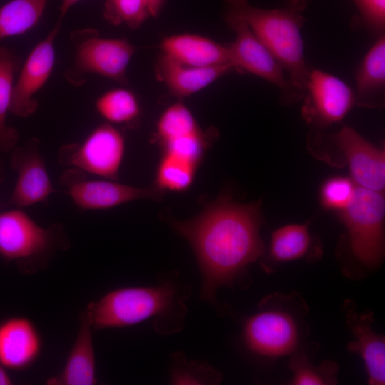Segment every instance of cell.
<instances>
[{"instance_id":"15","label":"cell","mask_w":385,"mask_h":385,"mask_svg":"<svg viewBox=\"0 0 385 385\" xmlns=\"http://www.w3.org/2000/svg\"><path fill=\"white\" fill-rule=\"evenodd\" d=\"M41 336L27 317H11L0 322V364L6 369L23 371L41 354Z\"/></svg>"},{"instance_id":"21","label":"cell","mask_w":385,"mask_h":385,"mask_svg":"<svg viewBox=\"0 0 385 385\" xmlns=\"http://www.w3.org/2000/svg\"><path fill=\"white\" fill-rule=\"evenodd\" d=\"M21 59L11 48L0 46V151L9 153L16 146L18 131L6 123L10 112L14 76L20 70Z\"/></svg>"},{"instance_id":"22","label":"cell","mask_w":385,"mask_h":385,"mask_svg":"<svg viewBox=\"0 0 385 385\" xmlns=\"http://www.w3.org/2000/svg\"><path fill=\"white\" fill-rule=\"evenodd\" d=\"M48 0H11L0 7V41L24 34L40 21Z\"/></svg>"},{"instance_id":"3","label":"cell","mask_w":385,"mask_h":385,"mask_svg":"<svg viewBox=\"0 0 385 385\" xmlns=\"http://www.w3.org/2000/svg\"><path fill=\"white\" fill-rule=\"evenodd\" d=\"M227 9L242 17L256 36L272 53L297 90L304 94L311 70L304 57L302 28L304 9L256 7L249 0H225Z\"/></svg>"},{"instance_id":"4","label":"cell","mask_w":385,"mask_h":385,"mask_svg":"<svg viewBox=\"0 0 385 385\" xmlns=\"http://www.w3.org/2000/svg\"><path fill=\"white\" fill-rule=\"evenodd\" d=\"M294 297L272 295L262 302L259 311L245 323L243 337L254 354L267 358L291 355L302 339V311Z\"/></svg>"},{"instance_id":"8","label":"cell","mask_w":385,"mask_h":385,"mask_svg":"<svg viewBox=\"0 0 385 385\" xmlns=\"http://www.w3.org/2000/svg\"><path fill=\"white\" fill-rule=\"evenodd\" d=\"M125 150L123 135L107 123L96 127L82 143L62 146L58 160L63 165L117 180Z\"/></svg>"},{"instance_id":"14","label":"cell","mask_w":385,"mask_h":385,"mask_svg":"<svg viewBox=\"0 0 385 385\" xmlns=\"http://www.w3.org/2000/svg\"><path fill=\"white\" fill-rule=\"evenodd\" d=\"M332 139L347 161L352 180L359 186L381 192L385 186L384 151L349 126H344Z\"/></svg>"},{"instance_id":"23","label":"cell","mask_w":385,"mask_h":385,"mask_svg":"<svg viewBox=\"0 0 385 385\" xmlns=\"http://www.w3.org/2000/svg\"><path fill=\"white\" fill-rule=\"evenodd\" d=\"M312 241L307 224L283 226L272 235L269 257L276 262L302 258L308 256Z\"/></svg>"},{"instance_id":"1","label":"cell","mask_w":385,"mask_h":385,"mask_svg":"<svg viewBox=\"0 0 385 385\" xmlns=\"http://www.w3.org/2000/svg\"><path fill=\"white\" fill-rule=\"evenodd\" d=\"M260 205L237 203L222 193L192 219L172 222L195 255L204 299L214 302L220 287L234 286L247 267L265 255Z\"/></svg>"},{"instance_id":"9","label":"cell","mask_w":385,"mask_h":385,"mask_svg":"<svg viewBox=\"0 0 385 385\" xmlns=\"http://www.w3.org/2000/svg\"><path fill=\"white\" fill-rule=\"evenodd\" d=\"M60 183L73 203L83 210H106L141 199L160 201L165 193L155 185L140 188L109 179H89L84 172L72 168L63 173Z\"/></svg>"},{"instance_id":"17","label":"cell","mask_w":385,"mask_h":385,"mask_svg":"<svg viewBox=\"0 0 385 385\" xmlns=\"http://www.w3.org/2000/svg\"><path fill=\"white\" fill-rule=\"evenodd\" d=\"M157 77L170 93L178 98L188 97L206 88L219 78L234 70L232 65L195 67L161 54L155 66Z\"/></svg>"},{"instance_id":"11","label":"cell","mask_w":385,"mask_h":385,"mask_svg":"<svg viewBox=\"0 0 385 385\" xmlns=\"http://www.w3.org/2000/svg\"><path fill=\"white\" fill-rule=\"evenodd\" d=\"M303 118L326 127L341 121L355 105L354 90L343 80L318 68H311L303 98Z\"/></svg>"},{"instance_id":"16","label":"cell","mask_w":385,"mask_h":385,"mask_svg":"<svg viewBox=\"0 0 385 385\" xmlns=\"http://www.w3.org/2000/svg\"><path fill=\"white\" fill-rule=\"evenodd\" d=\"M160 47L163 54L185 65L233 66L228 45L220 44L202 36L182 34L167 36L162 40Z\"/></svg>"},{"instance_id":"30","label":"cell","mask_w":385,"mask_h":385,"mask_svg":"<svg viewBox=\"0 0 385 385\" xmlns=\"http://www.w3.org/2000/svg\"><path fill=\"white\" fill-rule=\"evenodd\" d=\"M355 183L345 177H333L326 180L320 189V200L324 208L328 210H344L354 194Z\"/></svg>"},{"instance_id":"7","label":"cell","mask_w":385,"mask_h":385,"mask_svg":"<svg viewBox=\"0 0 385 385\" xmlns=\"http://www.w3.org/2000/svg\"><path fill=\"white\" fill-rule=\"evenodd\" d=\"M225 20L235 32V41L228 44L234 70L258 76L274 85L279 91L284 105L302 99L287 77L284 70L272 53L253 33L247 22L240 16L227 10Z\"/></svg>"},{"instance_id":"18","label":"cell","mask_w":385,"mask_h":385,"mask_svg":"<svg viewBox=\"0 0 385 385\" xmlns=\"http://www.w3.org/2000/svg\"><path fill=\"white\" fill-rule=\"evenodd\" d=\"M347 325L354 339L347 349L363 359L369 384L382 385L385 382V338L373 329L372 314H357L354 310L346 313Z\"/></svg>"},{"instance_id":"5","label":"cell","mask_w":385,"mask_h":385,"mask_svg":"<svg viewBox=\"0 0 385 385\" xmlns=\"http://www.w3.org/2000/svg\"><path fill=\"white\" fill-rule=\"evenodd\" d=\"M75 55L72 66L65 73L66 79L78 86L85 83L87 74L95 73L128 84L126 71L136 47L123 38L101 37L93 29L71 33Z\"/></svg>"},{"instance_id":"6","label":"cell","mask_w":385,"mask_h":385,"mask_svg":"<svg viewBox=\"0 0 385 385\" xmlns=\"http://www.w3.org/2000/svg\"><path fill=\"white\" fill-rule=\"evenodd\" d=\"M384 212L381 192L359 185L350 203L339 212L354 255L367 267L376 265L384 255Z\"/></svg>"},{"instance_id":"33","label":"cell","mask_w":385,"mask_h":385,"mask_svg":"<svg viewBox=\"0 0 385 385\" xmlns=\"http://www.w3.org/2000/svg\"><path fill=\"white\" fill-rule=\"evenodd\" d=\"M312 0H284L285 6L305 10Z\"/></svg>"},{"instance_id":"10","label":"cell","mask_w":385,"mask_h":385,"mask_svg":"<svg viewBox=\"0 0 385 385\" xmlns=\"http://www.w3.org/2000/svg\"><path fill=\"white\" fill-rule=\"evenodd\" d=\"M59 230L60 227H41L20 209L1 212L0 256L7 262L46 257L56 245Z\"/></svg>"},{"instance_id":"29","label":"cell","mask_w":385,"mask_h":385,"mask_svg":"<svg viewBox=\"0 0 385 385\" xmlns=\"http://www.w3.org/2000/svg\"><path fill=\"white\" fill-rule=\"evenodd\" d=\"M170 380L173 384H217L221 374L204 361H186L182 354L173 358Z\"/></svg>"},{"instance_id":"26","label":"cell","mask_w":385,"mask_h":385,"mask_svg":"<svg viewBox=\"0 0 385 385\" xmlns=\"http://www.w3.org/2000/svg\"><path fill=\"white\" fill-rule=\"evenodd\" d=\"M198 167L166 153H162L155 173V185L165 191L188 189Z\"/></svg>"},{"instance_id":"32","label":"cell","mask_w":385,"mask_h":385,"mask_svg":"<svg viewBox=\"0 0 385 385\" xmlns=\"http://www.w3.org/2000/svg\"><path fill=\"white\" fill-rule=\"evenodd\" d=\"M81 0H62L60 6V14L58 19L63 21V19L68 13V10Z\"/></svg>"},{"instance_id":"19","label":"cell","mask_w":385,"mask_h":385,"mask_svg":"<svg viewBox=\"0 0 385 385\" xmlns=\"http://www.w3.org/2000/svg\"><path fill=\"white\" fill-rule=\"evenodd\" d=\"M92 328L85 310L80 315V326L61 371L48 379L49 385H93L97 382L96 363Z\"/></svg>"},{"instance_id":"31","label":"cell","mask_w":385,"mask_h":385,"mask_svg":"<svg viewBox=\"0 0 385 385\" xmlns=\"http://www.w3.org/2000/svg\"><path fill=\"white\" fill-rule=\"evenodd\" d=\"M359 11L360 24L377 37L384 34L385 0H351Z\"/></svg>"},{"instance_id":"12","label":"cell","mask_w":385,"mask_h":385,"mask_svg":"<svg viewBox=\"0 0 385 385\" xmlns=\"http://www.w3.org/2000/svg\"><path fill=\"white\" fill-rule=\"evenodd\" d=\"M62 21L58 19L47 36L29 53L20 68L14 83L10 112L17 116L28 117L38 109L34 96L49 79L55 65L54 41L59 33Z\"/></svg>"},{"instance_id":"24","label":"cell","mask_w":385,"mask_h":385,"mask_svg":"<svg viewBox=\"0 0 385 385\" xmlns=\"http://www.w3.org/2000/svg\"><path fill=\"white\" fill-rule=\"evenodd\" d=\"M99 115L110 124H130L140 115L138 98L130 91L119 88L109 90L96 101Z\"/></svg>"},{"instance_id":"34","label":"cell","mask_w":385,"mask_h":385,"mask_svg":"<svg viewBox=\"0 0 385 385\" xmlns=\"http://www.w3.org/2000/svg\"><path fill=\"white\" fill-rule=\"evenodd\" d=\"M13 381L6 371V369L0 364V385H11Z\"/></svg>"},{"instance_id":"27","label":"cell","mask_w":385,"mask_h":385,"mask_svg":"<svg viewBox=\"0 0 385 385\" xmlns=\"http://www.w3.org/2000/svg\"><path fill=\"white\" fill-rule=\"evenodd\" d=\"M103 15L111 24H125L132 29L155 16L152 0H105Z\"/></svg>"},{"instance_id":"28","label":"cell","mask_w":385,"mask_h":385,"mask_svg":"<svg viewBox=\"0 0 385 385\" xmlns=\"http://www.w3.org/2000/svg\"><path fill=\"white\" fill-rule=\"evenodd\" d=\"M288 366L293 374L292 384L327 385L337 381L338 365L330 360L324 361L320 365L316 366L305 355L292 354Z\"/></svg>"},{"instance_id":"35","label":"cell","mask_w":385,"mask_h":385,"mask_svg":"<svg viewBox=\"0 0 385 385\" xmlns=\"http://www.w3.org/2000/svg\"><path fill=\"white\" fill-rule=\"evenodd\" d=\"M163 1L164 0H152L155 16L158 14L163 3Z\"/></svg>"},{"instance_id":"25","label":"cell","mask_w":385,"mask_h":385,"mask_svg":"<svg viewBox=\"0 0 385 385\" xmlns=\"http://www.w3.org/2000/svg\"><path fill=\"white\" fill-rule=\"evenodd\" d=\"M202 132L191 111L181 102L168 107L160 115L156 125V137L160 145Z\"/></svg>"},{"instance_id":"20","label":"cell","mask_w":385,"mask_h":385,"mask_svg":"<svg viewBox=\"0 0 385 385\" xmlns=\"http://www.w3.org/2000/svg\"><path fill=\"white\" fill-rule=\"evenodd\" d=\"M355 105L381 108L385 94V36L377 37L356 72Z\"/></svg>"},{"instance_id":"13","label":"cell","mask_w":385,"mask_h":385,"mask_svg":"<svg viewBox=\"0 0 385 385\" xmlns=\"http://www.w3.org/2000/svg\"><path fill=\"white\" fill-rule=\"evenodd\" d=\"M40 141L34 138L11 152V165L17 179L8 205L17 208L43 202L55 191L40 150Z\"/></svg>"},{"instance_id":"2","label":"cell","mask_w":385,"mask_h":385,"mask_svg":"<svg viewBox=\"0 0 385 385\" xmlns=\"http://www.w3.org/2000/svg\"><path fill=\"white\" fill-rule=\"evenodd\" d=\"M183 289L172 281L153 287L119 288L88 303L85 312L93 331L130 327L154 317L158 332L171 333L183 326L184 300L188 296L187 289Z\"/></svg>"}]
</instances>
